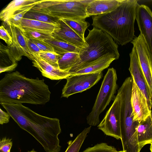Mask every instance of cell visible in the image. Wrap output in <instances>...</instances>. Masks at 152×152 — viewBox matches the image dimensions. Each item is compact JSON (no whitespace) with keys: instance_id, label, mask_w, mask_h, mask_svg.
Here are the masks:
<instances>
[{"instance_id":"obj_23","label":"cell","mask_w":152,"mask_h":152,"mask_svg":"<svg viewBox=\"0 0 152 152\" xmlns=\"http://www.w3.org/2000/svg\"><path fill=\"white\" fill-rule=\"evenodd\" d=\"M58 59V67L60 69L69 72L79 59L78 53L69 52L60 55Z\"/></svg>"},{"instance_id":"obj_9","label":"cell","mask_w":152,"mask_h":152,"mask_svg":"<svg viewBox=\"0 0 152 152\" xmlns=\"http://www.w3.org/2000/svg\"><path fill=\"white\" fill-rule=\"evenodd\" d=\"M97 127L106 135L121 140L120 102L117 94Z\"/></svg>"},{"instance_id":"obj_5","label":"cell","mask_w":152,"mask_h":152,"mask_svg":"<svg viewBox=\"0 0 152 152\" xmlns=\"http://www.w3.org/2000/svg\"><path fill=\"white\" fill-rule=\"evenodd\" d=\"M91 0H42L33 8L43 9L59 18L85 19L86 8Z\"/></svg>"},{"instance_id":"obj_15","label":"cell","mask_w":152,"mask_h":152,"mask_svg":"<svg viewBox=\"0 0 152 152\" xmlns=\"http://www.w3.org/2000/svg\"><path fill=\"white\" fill-rule=\"evenodd\" d=\"M119 58L114 54L109 53L83 64L72 73L73 75L99 73L107 68L114 60L118 59Z\"/></svg>"},{"instance_id":"obj_2","label":"cell","mask_w":152,"mask_h":152,"mask_svg":"<svg viewBox=\"0 0 152 152\" xmlns=\"http://www.w3.org/2000/svg\"><path fill=\"white\" fill-rule=\"evenodd\" d=\"M50 94L43 79L29 78L18 71L6 74L0 81V103L44 104Z\"/></svg>"},{"instance_id":"obj_11","label":"cell","mask_w":152,"mask_h":152,"mask_svg":"<svg viewBox=\"0 0 152 152\" xmlns=\"http://www.w3.org/2000/svg\"><path fill=\"white\" fill-rule=\"evenodd\" d=\"M130 64L129 69L133 80L146 98L150 109L152 108V93L147 83L142 71L136 51L133 47L129 54Z\"/></svg>"},{"instance_id":"obj_4","label":"cell","mask_w":152,"mask_h":152,"mask_svg":"<svg viewBox=\"0 0 152 152\" xmlns=\"http://www.w3.org/2000/svg\"><path fill=\"white\" fill-rule=\"evenodd\" d=\"M88 30L89 33L85 38L88 47L81 49L79 53V59L69 72H72L83 64L109 53L120 56L118 46L109 35L94 27L92 29Z\"/></svg>"},{"instance_id":"obj_33","label":"cell","mask_w":152,"mask_h":152,"mask_svg":"<svg viewBox=\"0 0 152 152\" xmlns=\"http://www.w3.org/2000/svg\"><path fill=\"white\" fill-rule=\"evenodd\" d=\"M0 38L5 42L8 46L11 45L12 42L11 36L3 26L0 27Z\"/></svg>"},{"instance_id":"obj_34","label":"cell","mask_w":152,"mask_h":152,"mask_svg":"<svg viewBox=\"0 0 152 152\" xmlns=\"http://www.w3.org/2000/svg\"><path fill=\"white\" fill-rule=\"evenodd\" d=\"M28 47L31 55H38L41 50L37 45L30 39L26 37Z\"/></svg>"},{"instance_id":"obj_19","label":"cell","mask_w":152,"mask_h":152,"mask_svg":"<svg viewBox=\"0 0 152 152\" xmlns=\"http://www.w3.org/2000/svg\"><path fill=\"white\" fill-rule=\"evenodd\" d=\"M42 0H14L10 2L1 12L0 19L4 22L17 10L23 7L37 4Z\"/></svg>"},{"instance_id":"obj_21","label":"cell","mask_w":152,"mask_h":152,"mask_svg":"<svg viewBox=\"0 0 152 152\" xmlns=\"http://www.w3.org/2000/svg\"><path fill=\"white\" fill-rule=\"evenodd\" d=\"M23 18L54 25L57 24L60 19L43 9L33 7L26 12Z\"/></svg>"},{"instance_id":"obj_1","label":"cell","mask_w":152,"mask_h":152,"mask_svg":"<svg viewBox=\"0 0 152 152\" xmlns=\"http://www.w3.org/2000/svg\"><path fill=\"white\" fill-rule=\"evenodd\" d=\"M22 129L42 145L45 152H59L58 135L61 132L59 119L40 115L22 104L0 103Z\"/></svg>"},{"instance_id":"obj_29","label":"cell","mask_w":152,"mask_h":152,"mask_svg":"<svg viewBox=\"0 0 152 152\" xmlns=\"http://www.w3.org/2000/svg\"><path fill=\"white\" fill-rule=\"evenodd\" d=\"M38 56L49 64L59 68L58 61L60 55L55 52L41 51Z\"/></svg>"},{"instance_id":"obj_10","label":"cell","mask_w":152,"mask_h":152,"mask_svg":"<svg viewBox=\"0 0 152 152\" xmlns=\"http://www.w3.org/2000/svg\"><path fill=\"white\" fill-rule=\"evenodd\" d=\"M131 43L136 51L142 71L152 93V56L147 44L140 34Z\"/></svg>"},{"instance_id":"obj_37","label":"cell","mask_w":152,"mask_h":152,"mask_svg":"<svg viewBox=\"0 0 152 152\" xmlns=\"http://www.w3.org/2000/svg\"><path fill=\"white\" fill-rule=\"evenodd\" d=\"M150 150L151 152H152V143L151 144L150 146Z\"/></svg>"},{"instance_id":"obj_14","label":"cell","mask_w":152,"mask_h":152,"mask_svg":"<svg viewBox=\"0 0 152 152\" xmlns=\"http://www.w3.org/2000/svg\"><path fill=\"white\" fill-rule=\"evenodd\" d=\"M53 37L80 48H86L88 45L83 39L61 18L52 34Z\"/></svg>"},{"instance_id":"obj_18","label":"cell","mask_w":152,"mask_h":152,"mask_svg":"<svg viewBox=\"0 0 152 152\" xmlns=\"http://www.w3.org/2000/svg\"><path fill=\"white\" fill-rule=\"evenodd\" d=\"M137 132L140 150L145 145L152 143V113L146 119L139 123Z\"/></svg>"},{"instance_id":"obj_12","label":"cell","mask_w":152,"mask_h":152,"mask_svg":"<svg viewBox=\"0 0 152 152\" xmlns=\"http://www.w3.org/2000/svg\"><path fill=\"white\" fill-rule=\"evenodd\" d=\"M136 20L140 34L144 39L152 56V12L145 5H139L136 11Z\"/></svg>"},{"instance_id":"obj_26","label":"cell","mask_w":152,"mask_h":152,"mask_svg":"<svg viewBox=\"0 0 152 152\" xmlns=\"http://www.w3.org/2000/svg\"><path fill=\"white\" fill-rule=\"evenodd\" d=\"M1 64L0 67H4L17 63L11 55L8 48L0 44Z\"/></svg>"},{"instance_id":"obj_28","label":"cell","mask_w":152,"mask_h":152,"mask_svg":"<svg viewBox=\"0 0 152 152\" xmlns=\"http://www.w3.org/2000/svg\"><path fill=\"white\" fill-rule=\"evenodd\" d=\"M26 36L30 39H34L43 41L51 40L54 38L52 34L24 29Z\"/></svg>"},{"instance_id":"obj_3","label":"cell","mask_w":152,"mask_h":152,"mask_svg":"<svg viewBox=\"0 0 152 152\" xmlns=\"http://www.w3.org/2000/svg\"><path fill=\"white\" fill-rule=\"evenodd\" d=\"M139 5L137 0H123L111 12L92 16V25L108 34L118 44L125 45L135 37L134 23Z\"/></svg>"},{"instance_id":"obj_32","label":"cell","mask_w":152,"mask_h":152,"mask_svg":"<svg viewBox=\"0 0 152 152\" xmlns=\"http://www.w3.org/2000/svg\"><path fill=\"white\" fill-rule=\"evenodd\" d=\"M12 145V139L3 138L0 140V152H10Z\"/></svg>"},{"instance_id":"obj_17","label":"cell","mask_w":152,"mask_h":152,"mask_svg":"<svg viewBox=\"0 0 152 152\" xmlns=\"http://www.w3.org/2000/svg\"><path fill=\"white\" fill-rule=\"evenodd\" d=\"M123 0H91L86 8L89 17L110 12L116 8Z\"/></svg>"},{"instance_id":"obj_16","label":"cell","mask_w":152,"mask_h":152,"mask_svg":"<svg viewBox=\"0 0 152 152\" xmlns=\"http://www.w3.org/2000/svg\"><path fill=\"white\" fill-rule=\"evenodd\" d=\"M32 59L33 66L38 69L42 75L51 80L66 79L73 75V73L62 70L49 64L38 55H34Z\"/></svg>"},{"instance_id":"obj_20","label":"cell","mask_w":152,"mask_h":152,"mask_svg":"<svg viewBox=\"0 0 152 152\" xmlns=\"http://www.w3.org/2000/svg\"><path fill=\"white\" fill-rule=\"evenodd\" d=\"M20 26L24 29L52 34L56 28L57 24L23 18Z\"/></svg>"},{"instance_id":"obj_24","label":"cell","mask_w":152,"mask_h":152,"mask_svg":"<svg viewBox=\"0 0 152 152\" xmlns=\"http://www.w3.org/2000/svg\"><path fill=\"white\" fill-rule=\"evenodd\" d=\"M83 39L85 40L84 34L90 25L85 19L61 18Z\"/></svg>"},{"instance_id":"obj_25","label":"cell","mask_w":152,"mask_h":152,"mask_svg":"<svg viewBox=\"0 0 152 152\" xmlns=\"http://www.w3.org/2000/svg\"><path fill=\"white\" fill-rule=\"evenodd\" d=\"M91 128V126L85 128L74 140L69 141L67 142L68 145L65 152H79Z\"/></svg>"},{"instance_id":"obj_6","label":"cell","mask_w":152,"mask_h":152,"mask_svg":"<svg viewBox=\"0 0 152 152\" xmlns=\"http://www.w3.org/2000/svg\"><path fill=\"white\" fill-rule=\"evenodd\" d=\"M117 80L116 70L113 68L109 69L104 77L91 111L86 118L87 123L90 126L99 124L100 115L111 101L114 100L115 94L118 88Z\"/></svg>"},{"instance_id":"obj_30","label":"cell","mask_w":152,"mask_h":152,"mask_svg":"<svg viewBox=\"0 0 152 152\" xmlns=\"http://www.w3.org/2000/svg\"><path fill=\"white\" fill-rule=\"evenodd\" d=\"M82 152H118L114 146L102 142L89 147Z\"/></svg>"},{"instance_id":"obj_35","label":"cell","mask_w":152,"mask_h":152,"mask_svg":"<svg viewBox=\"0 0 152 152\" xmlns=\"http://www.w3.org/2000/svg\"><path fill=\"white\" fill-rule=\"evenodd\" d=\"M10 116L8 113L6 112L0 108V124L3 125L8 123Z\"/></svg>"},{"instance_id":"obj_8","label":"cell","mask_w":152,"mask_h":152,"mask_svg":"<svg viewBox=\"0 0 152 152\" xmlns=\"http://www.w3.org/2000/svg\"><path fill=\"white\" fill-rule=\"evenodd\" d=\"M4 23L7 29L12 38L11 45L7 46L11 56L17 62L20 61L23 56H26L31 60L33 56L28 47L26 37L23 28L20 26L7 22Z\"/></svg>"},{"instance_id":"obj_22","label":"cell","mask_w":152,"mask_h":152,"mask_svg":"<svg viewBox=\"0 0 152 152\" xmlns=\"http://www.w3.org/2000/svg\"><path fill=\"white\" fill-rule=\"evenodd\" d=\"M44 41L53 48L55 52L59 55L69 52L79 53L81 49V48L54 38L51 40Z\"/></svg>"},{"instance_id":"obj_7","label":"cell","mask_w":152,"mask_h":152,"mask_svg":"<svg viewBox=\"0 0 152 152\" xmlns=\"http://www.w3.org/2000/svg\"><path fill=\"white\" fill-rule=\"evenodd\" d=\"M102 72L91 74L73 75L67 77L66 83L62 90L61 97L70 96L89 89L102 78Z\"/></svg>"},{"instance_id":"obj_36","label":"cell","mask_w":152,"mask_h":152,"mask_svg":"<svg viewBox=\"0 0 152 152\" xmlns=\"http://www.w3.org/2000/svg\"><path fill=\"white\" fill-rule=\"evenodd\" d=\"M18 65L17 63L11 65L4 67H0V73L5 72L11 71L15 70Z\"/></svg>"},{"instance_id":"obj_39","label":"cell","mask_w":152,"mask_h":152,"mask_svg":"<svg viewBox=\"0 0 152 152\" xmlns=\"http://www.w3.org/2000/svg\"><path fill=\"white\" fill-rule=\"evenodd\" d=\"M118 152H126V151H124V150L120 151H118Z\"/></svg>"},{"instance_id":"obj_38","label":"cell","mask_w":152,"mask_h":152,"mask_svg":"<svg viewBox=\"0 0 152 152\" xmlns=\"http://www.w3.org/2000/svg\"><path fill=\"white\" fill-rule=\"evenodd\" d=\"M28 152H37L35 151L34 150V149H33L32 150L30 151H28Z\"/></svg>"},{"instance_id":"obj_13","label":"cell","mask_w":152,"mask_h":152,"mask_svg":"<svg viewBox=\"0 0 152 152\" xmlns=\"http://www.w3.org/2000/svg\"><path fill=\"white\" fill-rule=\"evenodd\" d=\"M134 121L139 123L146 119L152 113L146 98L133 80L131 98Z\"/></svg>"},{"instance_id":"obj_31","label":"cell","mask_w":152,"mask_h":152,"mask_svg":"<svg viewBox=\"0 0 152 152\" xmlns=\"http://www.w3.org/2000/svg\"><path fill=\"white\" fill-rule=\"evenodd\" d=\"M30 39L37 45L41 51L54 52L53 48L44 41Z\"/></svg>"},{"instance_id":"obj_27","label":"cell","mask_w":152,"mask_h":152,"mask_svg":"<svg viewBox=\"0 0 152 152\" xmlns=\"http://www.w3.org/2000/svg\"><path fill=\"white\" fill-rule=\"evenodd\" d=\"M36 4L23 7L17 10L5 22H7L16 25L20 26L21 21L25 15Z\"/></svg>"}]
</instances>
